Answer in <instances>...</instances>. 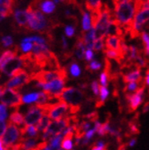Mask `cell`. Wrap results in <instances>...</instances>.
<instances>
[{
  "label": "cell",
  "mask_w": 149,
  "mask_h": 150,
  "mask_svg": "<svg viewBox=\"0 0 149 150\" xmlns=\"http://www.w3.org/2000/svg\"><path fill=\"white\" fill-rule=\"evenodd\" d=\"M114 18L124 29V38L129 33L132 20L136 14L135 1H113Z\"/></svg>",
  "instance_id": "1"
},
{
  "label": "cell",
  "mask_w": 149,
  "mask_h": 150,
  "mask_svg": "<svg viewBox=\"0 0 149 150\" xmlns=\"http://www.w3.org/2000/svg\"><path fill=\"white\" fill-rule=\"evenodd\" d=\"M26 12L28 14V23L26 28L28 30L44 32L48 28V20L39 9V7H35L34 3L28 6Z\"/></svg>",
  "instance_id": "2"
},
{
  "label": "cell",
  "mask_w": 149,
  "mask_h": 150,
  "mask_svg": "<svg viewBox=\"0 0 149 150\" xmlns=\"http://www.w3.org/2000/svg\"><path fill=\"white\" fill-rule=\"evenodd\" d=\"M149 17V2L144 1L143 6L140 10H138L132 20V24L129 33L131 39H136L140 36V32H142V28L145 27L146 22L148 21Z\"/></svg>",
  "instance_id": "3"
},
{
  "label": "cell",
  "mask_w": 149,
  "mask_h": 150,
  "mask_svg": "<svg viewBox=\"0 0 149 150\" xmlns=\"http://www.w3.org/2000/svg\"><path fill=\"white\" fill-rule=\"evenodd\" d=\"M85 98V93L75 87L64 88L59 97V101H62L69 106H81Z\"/></svg>",
  "instance_id": "4"
},
{
  "label": "cell",
  "mask_w": 149,
  "mask_h": 150,
  "mask_svg": "<svg viewBox=\"0 0 149 150\" xmlns=\"http://www.w3.org/2000/svg\"><path fill=\"white\" fill-rule=\"evenodd\" d=\"M29 82H30L29 74L24 69H19L13 74L10 80L7 81L4 86L7 89L15 90V91L18 92V90H20L24 85L28 84Z\"/></svg>",
  "instance_id": "5"
},
{
  "label": "cell",
  "mask_w": 149,
  "mask_h": 150,
  "mask_svg": "<svg viewBox=\"0 0 149 150\" xmlns=\"http://www.w3.org/2000/svg\"><path fill=\"white\" fill-rule=\"evenodd\" d=\"M20 132L19 128L11 123H7L6 129L2 136V143L5 148H8L18 144L20 140Z\"/></svg>",
  "instance_id": "6"
},
{
  "label": "cell",
  "mask_w": 149,
  "mask_h": 150,
  "mask_svg": "<svg viewBox=\"0 0 149 150\" xmlns=\"http://www.w3.org/2000/svg\"><path fill=\"white\" fill-rule=\"evenodd\" d=\"M0 102L6 107H14L18 110L22 104V95L18 91L6 88L3 94L0 97Z\"/></svg>",
  "instance_id": "7"
},
{
  "label": "cell",
  "mask_w": 149,
  "mask_h": 150,
  "mask_svg": "<svg viewBox=\"0 0 149 150\" xmlns=\"http://www.w3.org/2000/svg\"><path fill=\"white\" fill-rule=\"evenodd\" d=\"M145 86L141 84V86L137 89V91L133 93H125V99L128 103V112H135L141 103H143L145 98Z\"/></svg>",
  "instance_id": "8"
},
{
  "label": "cell",
  "mask_w": 149,
  "mask_h": 150,
  "mask_svg": "<svg viewBox=\"0 0 149 150\" xmlns=\"http://www.w3.org/2000/svg\"><path fill=\"white\" fill-rule=\"evenodd\" d=\"M65 83L66 81L62 79H55L53 81H51L48 83H45L42 85L43 92H45L51 95L52 97L59 101V97L61 95V92L63 91V89L65 88Z\"/></svg>",
  "instance_id": "9"
},
{
  "label": "cell",
  "mask_w": 149,
  "mask_h": 150,
  "mask_svg": "<svg viewBox=\"0 0 149 150\" xmlns=\"http://www.w3.org/2000/svg\"><path fill=\"white\" fill-rule=\"evenodd\" d=\"M45 115L41 109L36 105H31L28 108V111L24 117V125H35L38 124L41 118Z\"/></svg>",
  "instance_id": "10"
},
{
  "label": "cell",
  "mask_w": 149,
  "mask_h": 150,
  "mask_svg": "<svg viewBox=\"0 0 149 150\" xmlns=\"http://www.w3.org/2000/svg\"><path fill=\"white\" fill-rule=\"evenodd\" d=\"M23 67V63H22V61L19 56H16L12 59H10L8 62H7L1 70V71L7 75V76L12 77L13 74L16 72L17 71H18L19 69H22Z\"/></svg>",
  "instance_id": "11"
},
{
  "label": "cell",
  "mask_w": 149,
  "mask_h": 150,
  "mask_svg": "<svg viewBox=\"0 0 149 150\" xmlns=\"http://www.w3.org/2000/svg\"><path fill=\"white\" fill-rule=\"evenodd\" d=\"M123 81L124 83H129V82H138V83H142L143 82V77L141 75V69L135 68V70L130 71L127 73L122 74Z\"/></svg>",
  "instance_id": "12"
},
{
  "label": "cell",
  "mask_w": 149,
  "mask_h": 150,
  "mask_svg": "<svg viewBox=\"0 0 149 150\" xmlns=\"http://www.w3.org/2000/svg\"><path fill=\"white\" fill-rule=\"evenodd\" d=\"M15 3L14 1H5L0 0V21L10 16L13 13V6Z\"/></svg>",
  "instance_id": "13"
},
{
  "label": "cell",
  "mask_w": 149,
  "mask_h": 150,
  "mask_svg": "<svg viewBox=\"0 0 149 150\" xmlns=\"http://www.w3.org/2000/svg\"><path fill=\"white\" fill-rule=\"evenodd\" d=\"M105 47L108 50L121 52V38L118 36H106Z\"/></svg>",
  "instance_id": "14"
},
{
  "label": "cell",
  "mask_w": 149,
  "mask_h": 150,
  "mask_svg": "<svg viewBox=\"0 0 149 150\" xmlns=\"http://www.w3.org/2000/svg\"><path fill=\"white\" fill-rule=\"evenodd\" d=\"M138 114H136L135 117H133L130 122L127 124V131H126L125 134L126 137H130L132 136H136L140 133L139 130V123H138Z\"/></svg>",
  "instance_id": "15"
},
{
  "label": "cell",
  "mask_w": 149,
  "mask_h": 150,
  "mask_svg": "<svg viewBox=\"0 0 149 150\" xmlns=\"http://www.w3.org/2000/svg\"><path fill=\"white\" fill-rule=\"evenodd\" d=\"M18 47H15L14 50H6L4 51L2 55L0 56V71L2 70L3 66L9 61L10 59L14 58L18 56Z\"/></svg>",
  "instance_id": "16"
},
{
  "label": "cell",
  "mask_w": 149,
  "mask_h": 150,
  "mask_svg": "<svg viewBox=\"0 0 149 150\" xmlns=\"http://www.w3.org/2000/svg\"><path fill=\"white\" fill-rule=\"evenodd\" d=\"M14 18L15 20L18 23V26L20 27H26L27 23H28V14L26 12V10H21V9H18L15 11L14 13Z\"/></svg>",
  "instance_id": "17"
},
{
  "label": "cell",
  "mask_w": 149,
  "mask_h": 150,
  "mask_svg": "<svg viewBox=\"0 0 149 150\" xmlns=\"http://www.w3.org/2000/svg\"><path fill=\"white\" fill-rule=\"evenodd\" d=\"M103 52L106 56V59H114L117 62L122 64L124 61V58L122 55L121 52L115 51L113 50H108V49H103Z\"/></svg>",
  "instance_id": "18"
},
{
  "label": "cell",
  "mask_w": 149,
  "mask_h": 150,
  "mask_svg": "<svg viewBox=\"0 0 149 150\" xmlns=\"http://www.w3.org/2000/svg\"><path fill=\"white\" fill-rule=\"evenodd\" d=\"M9 123L15 125H18L21 126L24 125V116L18 110L14 111L9 116Z\"/></svg>",
  "instance_id": "19"
},
{
  "label": "cell",
  "mask_w": 149,
  "mask_h": 150,
  "mask_svg": "<svg viewBox=\"0 0 149 150\" xmlns=\"http://www.w3.org/2000/svg\"><path fill=\"white\" fill-rule=\"evenodd\" d=\"M85 50H85V45H84L83 40V38H81V36H80L75 43V51H76V56L78 57V59H83L84 58Z\"/></svg>",
  "instance_id": "20"
},
{
  "label": "cell",
  "mask_w": 149,
  "mask_h": 150,
  "mask_svg": "<svg viewBox=\"0 0 149 150\" xmlns=\"http://www.w3.org/2000/svg\"><path fill=\"white\" fill-rule=\"evenodd\" d=\"M74 137V133H68L63 137L61 140V148L63 150H72L73 144H72V138Z\"/></svg>",
  "instance_id": "21"
},
{
  "label": "cell",
  "mask_w": 149,
  "mask_h": 150,
  "mask_svg": "<svg viewBox=\"0 0 149 150\" xmlns=\"http://www.w3.org/2000/svg\"><path fill=\"white\" fill-rule=\"evenodd\" d=\"M85 6H86V9L89 10L91 13L98 12V11H101L102 8V3L100 1V0H97V1L89 0V1L85 2Z\"/></svg>",
  "instance_id": "22"
},
{
  "label": "cell",
  "mask_w": 149,
  "mask_h": 150,
  "mask_svg": "<svg viewBox=\"0 0 149 150\" xmlns=\"http://www.w3.org/2000/svg\"><path fill=\"white\" fill-rule=\"evenodd\" d=\"M51 120L45 115H44L42 118H41V120L37 124V129H38V132L40 133V132H41L42 134L43 133H45L46 131H47V129L49 128V126L50 125V124H51Z\"/></svg>",
  "instance_id": "23"
},
{
  "label": "cell",
  "mask_w": 149,
  "mask_h": 150,
  "mask_svg": "<svg viewBox=\"0 0 149 150\" xmlns=\"http://www.w3.org/2000/svg\"><path fill=\"white\" fill-rule=\"evenodd\" d=\"M80 10H81V15H83V32L89 31L92 28L90 14L86 11H84L83 8H80Z\"/></svg>",
  "instance_id": "24"
},
{
  "label": "cell",
  "mask_w": 149,
  "mask_h": 150,
  "mask_svg": "<svg viewBox=\"0 0 149 150\" xmlns=\"http://www.w3.org/2000/svg\"><path fill=\"white\" fill-rule=\"evenodd\" d=\"M39 6H40V10L46 14H50L55 10V4L52 1H49V0L42 1Z\"/></svg>",
  "instance_id": "25"
},
{
  "label": "cell",
  "mask_w": 149,
  "mask_h": 150,
  "mask_svg": "<svg viewBox=\"0 0 149 150\" xmlns=\"http://www.w3.org/2000/svg\"><path fill=\"white\" fill-rule=\"evenodd\" d=\"M38 97H39V93H31L25 94L24 96H22V103H24L26 104L36 103L37 100H38Z\"/></svg>",
  "instance_id": "26"
},
{
  "label": "cell",
  "mask_w": 149,
  "mask_h": 150,
  "mask_svg": "<svg viewBox=\"0 0 149 150\" xmlns=\"http://www.w3.org/2000/svg\"><path fill=\"white\" fill-rule=\"evenodd\" d=\"M141 38H142V40H143V43H144V50H143V53L144 55L146 57L148 56V53H149V36H148V33L145 30H143L141 32Z\"/></svg>",
  "instance_id": "27"
},
{
  "label": "cell",
  "mask_w": 149,
  "mask_h": 150,
  "mask_svg": "<svg viewBox=\"0 0 149 150\" xmlns=\"http://www.w3.org/2000/svg\"><path fill=\"white\" fill-rule=\"evenodd\" d=\"M142 83H138V82H129V83L125 85L124 91L125 93H133L137 91V89L140 87V84H142Z\"/></svg>",
  "instance_id": "28"
},
{
  "label": "cell",
  "mask_w": 149,
  "mask_h": 150,
  "mask_svg": "<svg viewBox=\"0 0 149 150\" xmlns=\"http://www.w3.org/2000/svg\"><path fill=\"white\" fill-rule=\"evenodd\" d=\"M69 71H70V73L72 77H79L81 75V69H80L79 65L75 62L71 63V65L69 67Z\"/></svg>",
  "instance_id": "29"
},
{
  "label": "cell",
  "mask_w": 149,
  "mask_h": 150,
  "mask_svg": "<svg viewBox=\"0 0 149 150\" xmlns=\"http://www.w3.org/2000/svg\"><path fill=\"white\" fill-rule=\"evenodd\" d=\"M83 120L85 121H88L90 123H94L96 121H98V118H99V115L97 112H88V114L84 115L83 116Z\"/></svg>",
  "instance_id": "30"
},
{
  "label": "cell",
  "mask_w": 149,
  "mask_h": 150,
  "mask_svg": "<svg viewBox=\"0 0 149 150\" xmlns=\"http://www.w3.org/2000/svg\"><path fill=\"white\" fill-rule=\"evenodd\" d=\"M109 126H110V120H107L104 124H102L101 127L97 131V133L100 137L105 136V134H107L109 133Z\"/></svg>",
  "instance_id": "31"
},
{
  "label": "cell",
  "mask_w": 149,
  "mask_h": 150,
  "mask_svg": "<svg viewBox=\"0 0 149 150\" xmlns=\"http://www.w3.org/2000/svg\"><path fill=\"white\" fill-rule=\"evenodd\" d=\"M104 39H96L93 45V50L99 51L104 49Z\"/></svg>",
  "instance_id": "32"
},
{
  "label": "cell",
  "mask_w": 149,
  "mask_h": 150,
  "mask_svg": "<svg viewBox=\"0 0 149 150\" xmlns=\"http://www.w3.org/2000/svg\"><path fill=\"white\" fill-rule=\"evenodd\" d=\"M99 94H100V99L99 100L104 103V101H105L108 98V96H109V91H108L107 87L100 86V88H99Z\"/></svg>",
  "instance_id": "33"
},
{
  "label": "cell",
  "mask_w": 149,
  "mask_h": 150,
  "mask_svg": "<svg viewBox=\"0 0 149 150\" xmlns=\"http://www.w3.org/2000/svg\"><path fill=\"white\" fill-rule=\"evenodd\" d=\"M102 68V64L97 61H93L86 66V69L88 71H99Z\"/></svg>",
  "instance_id": "34"
},
{
  "label": "cell",
  "mask_w": 149,
  "mask_h": 150,
  "mask_svg": "<svg viewBox=\"0 0 149 150\" xmlns=\"http://www.w3.org/2000/svg\"><path fill=\"white\" fill-rule=\"evenodd\" d=\"M32 47H33V43L30 42H21L20 45V49L24 53H28L32 50Z\"/></svg>",
  "instance_id": "35"
},
{
  "label": "cell",
  "mask_w": 149,
  "mask_h": 150,
  "mask_svg": "<svg viewBox=\"0 0 149 150\" xmlns=\"http://www.w3.org/2000/svg\"><path fill=\"white\" fill-rule=\"evenodd\" d=\"M7 117V107L3 103H0V121H5Z\"/></svg>",
  "instance_id": "36"
},
{
  "label": "cell",
  "mask_w": 149,
  "mask_h": 150,
  "mask_svg": "<svg viewBox=\"0 0 149 150\" xmlns=\"http://www.w3.org/2000/svg\"><path fill=\"white\" fill-rule=\"evenodd\" d=\"M108 81H109V79H108V76L107 74L102 71L100 75V83L102 87H107L108 85Z\"/></svg>",
  "instance_id": "37"
},
{
  "label": "cell",
  "mask_w": 149,
  "mask_h": 150,
  "mask_svg": "<svg viewBox=\"0 0 149 150\" xmlns=\"http://www.w3.org/2000/svg\"><path fill=\"white\" fill-rule=\"evenodd\" d=\"M2 44L4 47H10L11 45H13V40H12V37L10 36H6V37H3L2 38Z\"/></svg>",
  "instance_id": "38"
},
{
  "label": "cell",
  "mask_w": 149,
  "mask_h": 150,
  "mask_svg": "<svg viewBox=\"0 0 149 150\" xmlns=\"http://www.w3.org/2000/svg\"><path fill=\"white\" fill-rule=\"evenodd\" d=\"M65 34L69 38L73 37V35L75 34V28H74L72 26H67L65 28Z\"/></svg>",
  "instance_id": "39"
},
{
  "label": "cell",
  "mask_w": 149,
  "mask_h": 150,
  "mask_svg": "<svg viewBox=\"0 0 149 150\" xmlns=\"http://www.w3.org/2000/svg\"><path fill=\"white\" fill-rule=\"evenodd\" d=\"M91 87H92V90H93V92L94 93L95 96H98L99 95V83L97 82V81H93L92 82V84H91Z\"/></svg>",
  "instance_id": "40"
},
{
  "label": "cell",
  "mask_w": 149,
  "mask_h": 150,
  "mask_svg": "<svg viewBox=\"0 0 149 150\" xmlns=\"http://www.w3.org/2000/svg\"><path fill=\"white\" fill-rule=\"evenodd\" d=\"M93 51L92 50H86L84 53V58L86 62H92V59H93Z\"/></svg>",
  "instance_id": "41"
},
{
  "label": "cell",
  "mask_w": 149,
  "mask_h": 150,
  "mask_svg": "<svg viewBox=\"0 0 149 150\" xmlns=\"http://www.w3.org/2000/svg\"><path fill=\"white\" fill-rule=\"evenodd\" d=\"M7 123L6 121H0V137H2L6 129Z\"/></svg>",
  "instance_id": "42"
},
{
  "label": "cell",
  "mask_w": 149,
  "mask_h": 150,
  "mask_svg": "<svg viewBox=\"0 0 149 150\" xmlns=\"http://www.w3.org/2000/svg\"><path fill=\"white\" fill-rule=\"evenodd\" d=\"M94 134H95V131L93 129H90L89 131H87L84 134V137L88 140H91L93 138V137L94 136Z\"/></svg>",
  "instance_id": "43"
},
{
  "label": "cell",
  "mask_w": 149,
  "mask_h": 150,
  "mask_svg": "<svg viewBox=\"0 0 149 150\" xmlns=\"http://www.w3.org/2000/svg\"><path fill=\"white\" fill-rule=\"evenodd\" d=\"M61 40H62V48L65 50L68 47V43H67V40L65 39L64 36H61Z\"/></svg>",
  "instance_id": "44"
},
{
  "label": "cell",
  "mask_w": 149,
  "mask_h": 150,
  "mask_svg": "<svg viewBox=\"0 0 149 150\" xmlns=\"http://www.w3.org/2000/svg\"><path fill=\"white\" fill-rule=\"evenodd\" d=\"M126 147H127V144L122 143V144H119V146H118L117 150H126Z\"/></svg>",
  "instance_id": "45"
},
{
  "label": "cell",
  "mask_w": 149,
  "mask_h": 150,
  "mask_svg": "<svg viewBox=\"0 0 149 150\" xmlns=\"http://www.w3.org/2000/svg\"><path fill=\"white\" fill-rule=\"evenodd\" d=\"M136 144V138H132L130 141H129V143L127 144V146H133Z\"/></svg>",
  "instance_id": "46"
},
{
  "label": "cell",
  "mask_w": 149,
  "mask_h": 150,
  "mask_svg": "<svg viewBox=\"0 0 149 150\" xmlns=\"http://www.w3.org/2000/svg\"><path fill=\"white\" fill-rule=\"evenodd\" d=\"M148 108H149V103H148V102H146V103L144 104V106H143V112H144V114H145V112H147Z\"/></svg>",
  "instance_id": "47"
},
{
  "label": "cell",
  "mask_w": 149,
  "mask_h": 150,
  "mask_svg": "<svg viewBox=\"0 0 149 150\" xmlns=\"http://www.w3.org/2000/svg\"><path fill=\"white\" fill-rule=\"evenodd\" d=\"M107 148V147H106ZM106 148H103V147H100V146H97L96 145H93L92 146V149L91 150H106Z\"/></svg>",
  "instance_id": "48"
},
{
  "label": "cell",
  "mask_w": 149,
  "mask_h": 150,
  "mask_svg": "<svg viewBox=\"0 0 149 150\" xmlns=\"http://www.w3.org/2000/svg\"><path fill=\"white\" fill-rule=\"evenodd\" d=\"M79 86L83 89V90H85L87 87H88V84L87 83H79ZM83 90H81V91H83Z\"/></svg>",
  "instance_id": "49"
},
{
  "label": "cell",
  "mask_w": 149,
  "mask_h": 150,
  "mask_svg": "<svg viewBox=\"0 0 149 150\" xmlns=\"http://www.w3.org/2000/svg\"><path fill=\"white\" fill-rule=\"evenodd\" d=\"M5 89H6L5 86L0 85V97H1V95L3 94V93H4V91H5Z\"/></svg>",
  "instance_id": "50"
},
{
  "label": "cell",
  "mask_w": 149,
  "mask_h": 150,
  "mask_svg": "<svg viewBox=\"0 0 149 150\" xmlns=\"http://www.w3.org/2000/svg\"><path fill=\"white\" fill-rule=\"evenodd\" d=\"M43 150H57V149H54L53 147H51L49 145H47V146H46L45 148H44Z\"/></svg>",
  "instance_id": "51"
},
{
  "label": "cell",
  "mask_w": 149,
  "mask_h": 150,
  "mask_svg": "<svg viewBox=\"0 0 149 150\" xmlns=\"http://www.w3.org/2000/svg\"><path fill=\"white\" fill-rule=\"evenodd\" d=\"M0 150H5V147L3 146V143H2V140L0 138Z\"/></svg>",
  "instance_id": "52"
}]
</instances>
